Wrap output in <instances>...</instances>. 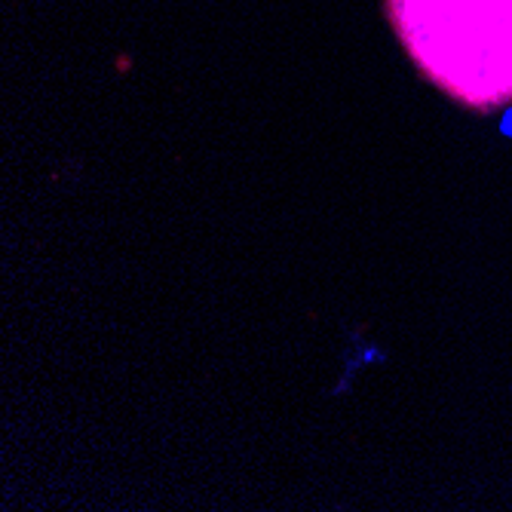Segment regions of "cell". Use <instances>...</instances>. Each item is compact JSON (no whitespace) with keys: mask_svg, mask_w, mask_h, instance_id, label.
I'll return each mask as SVG.
<instances>
[{"mask_svg":"<svg viewBox=\"0 0 512 512\" xmlns=\"http://www.w3.org/2000/svg\"><path fill=\"white\" fill-rule=\"evenodd\" d=\"M390 22L436 89L473 111L512 105V0H387Z\"/></svg>","mask_w":512,"mask_h":512,"instance_id":"6da1fadb","label":"cell"}]
</instances>
